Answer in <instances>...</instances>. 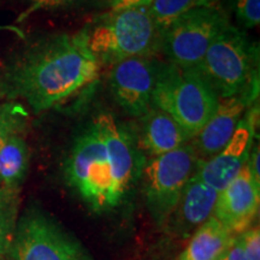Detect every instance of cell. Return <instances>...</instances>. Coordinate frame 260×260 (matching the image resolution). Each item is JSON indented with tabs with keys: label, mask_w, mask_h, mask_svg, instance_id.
I'll return each mask as SVG.
<instances>
[{
	"label": "cell",
	"mask_w": 260,
	"mask_h": 260,
	"mask_svg": "<svg viewBox=\"0 0 260 260\" xmlns=\"http://www.w3.org/2000/svg\"><path fill=\"white\" fill-rule=\"evenodd\" d=\"M102 64L84 31L54 34L39 40L5 65L0 95L23 100L35 112L50 110L95 82Z\"/></svg>",
	"instance_id": "1"
},
{
	"label": "cell",
	"mask_w": 260,
	"mask_h": 260,
	"mask_svg": "<svg viewBox=\"0 0 260 260\" xmlns=\"http://www.w3.org/2000/svg\"><path fill=\"white\" fill-rule=\"evenodd\" d=\"M134 136L112 115L100 112L76 139L64 165L69 186L96 212L119 206L142 170Z\"/></svg>",
	"instance_id": "2"
},
{
	"label": "cell",
	"mask_w": 260,
	"mask_h": 260,
	"mask_svg": "<svg viewBox=\"0 0 260 260\" xmlns=\"http://www.w3.org/2000/svg\"><path fill=\"white\" fill-rule=\"evenodd\" d=\"M220 98L197 68L159 63L152 104L167 112L186 133L189 141L216 112Z\"/></svg>",
	"instance_id": "3"
},
{
	"label": "cell",
	"mask_w": 260,
	"mask_h": 260,
	"mask_svg": "<svg viewBox=\"0 0 260 260\" xmlns=\"http://www.w3.org/2000/svg\"><path fill=\"white\" fill-rule=\"evenodd\" d=\"M83 31L87 46L102 65L152 56L159 50L160 34L148 8L111 11Z\"/></svg>",
	"instance_id": "4"
},
{
	"label": "cell",
	"mask_w": 260,
	"mask_h": 260,
	"mask_svg": "<svg viewBox=\"0 0 260 260\" xmlns=\"http://www.w3.org/2000/svg\"><path fill=\"white\" fill-rule=\"evenodd\" d=\"M255 47L245 32L226 25L214 39L197 69L220 99L258 89Z\"/></svg>",
	"instance_id": "5"
},
{
	"label": "cell",
	"mask_w": 260,
	"mask_h": 260,
	"mask_svg": "<svg viewBox=\"0 0 260 260\" xmlns=\"http://www.w3.org/2000/svg\"><path fill=\"white\" fill-rule=\"evenodd\" d=\"M201 162L193 146L187 142L174 151L152 157L142 168L146 204L159 224L168 222Z\"/></svg>",
	"instance_id": "6"
},
{
	"label": "cell",
	"mask_w": 260,
	"mask_h": 260,
	"mask_svg": "<svg viewBox=\"0 0 260 260\" xmlns=\"http://www.w3.org/2000/svg\"><path fill=\"white\" fill-rule=\"evenodd\" d=\"M6 260H93L84 247L41 211L30 209L18 218Z\"/></svg>",
	"instance_id": "7"
},
{
	"label": "cell",
	"mask_w": 260,
	"mask_h": 260,
	"mask_svg": "<svg viewBox=\"0 0 260 260\" xmlns=\"http://www.w3.org/2000/svg\"><path fill=\"white\" fill-rule=\"evenodd\" d=\"M229 24L218 6L193 9L168 25L160 34L159 48L169 63L183 69L197 68L214 39Z\"/></svg>",
	"instance_id": "8"
},
{
	"label": "cell",
	"mask_w": 260,
	"mask_h": 260,
	"mask_svg": "<svg viewBox=\"0 0 260 260\" xmlns=\"http://www.w3.org/2000/svg\"><path fill=\"white\" fill-rule=\"evenodd\" d=\"M159 63L152 56L128 58L113 64L110 88L113 99L124 112L142 118L153 107V94Z\"/></svg>",
	"instance_id": "9"
},
{
	"label": "cell",
	"mask_w": 260,
	"mask_h": 260,
	"mask_svg": "<svg viewBox=\"0 0 260 260\" xmlns=\"http://www.w3.org/2000/svg\"><path fill=\"white\" fill-rule=\"evenodd\" d=\"M258 121L259 105L254 103L245 112L229 142L216 155L201 162L197 177L217 191L225 188L248 161Z\"/></svg>",
	"instance_id": "10"
},
{
	"label": "cell",
	"mask_w": 260,
	"mask_h": 260,
	"mask_svg": "<svg viewBox=\"0 0 260 260\" xmlns=\"http://www.w3.org/2000/svg\"><path fill=\"white\" fill-rule=\"evenodd\" d=\"M259 205L260 183L252 176L246 162L239 175L218 191L212 216L237 236L248 230L254 223Z\"/></svg>",
	"instance_id": "11"
},
{
	"label": "cell",
	"mask_w": 260,
	"mask_h": 260,
	"mask_svg": "<svg viewBox=\"0 0 260 260\" xmlns=\"http://www.w3.org/2000/svg\"><path fill=\"white\" fill-rule=\"evenodd\" d=\"M258 89L219 100L218 107L204 128L190 140L201 161L209 160L225 146L248 107L255 103Z\"/></svg>",
	"instance_id": "12"
},
{
	"label": "cell",
	"mask_w": 260,
	"mask_h": 260,
	"mask_svg": "<svg viewBox=\"0 0 260 260\" xmlns=\"http://www.w3.org/2000/svg\"><path fill=\"white\" fill-rule=\"evenodd\" d=\"M218 191L197 177L188 182L177 206L169 217L171 229L177 235L187 237L203 225L213 214Z\"/></svg>",
	"instance_id": "13"
},
{
	"label": "cell",
	"mask_w": 260,
	"mask_h": 260,
	"mask_svg": "<svg viewBox=\"0 0 260 260\" xmlns=\"http://www.w3.org/2000/svg\"><path fill=\"white\" fill-rule=\"evenodd\" d=\"M140 119L142 124L135 139L140 152L158 157L189 142V138L178 123L157 107H152L147 115Z\"/></svg>",
	"instance_id": "14"
},
{
	"label": "cell",
	"mask_w": 260,
	"mask_h": 260,
	"mask_svg": "<svg viewBox=\"0 0 260 260\" xmlns=\"http://www.w3.org/2000/svg\"><path fill=\"white\" fill-rule=\"evenodd\" d=\"M235 237L212 216L191 234L189 243L177 260H216L226 251Z\"/></svg>",
	"instance_id": "15"
},
{
	"label": "cell",
	"mask_w": 260,
	"mask_h": 260,
	"mask_svg": "<svg viewBox=\"0 0 260 260\" xmlns=\"http://www.w3.org/2000/svg\"><path fill=\"white\" fill-rule=\"evenodd\" d=\"M29 168V149L21 134H14L0 147V187L19 190Z\"/></svg>",
	"instance_id": "16"
},
{
	"label": "cell",
	"mask_w": 260,
	"mask_h": 260,
	"mask_svg": "<svg viewBox=\"0 0 260 260\" xmlns=\"http://www.w3.org/2000/svg\"><path fill=\"white\" fill-rule=\"evenodd\" d=\"M219 0H154L148 6L153 22L159 34H161L168 25L181 15L193 9L217 6Z\"/></svg>",
	"instance_id": "17"
},
{
	"label": "cell",
	"mask_w": 260,
	"mask_h": 260,
	"mask_svg": "<svg viewBox=\"0 0 260 260\" xmlns=\"http://www.w3.org/2000/svg\"><path fill=\"white\" fill-rule=\"evenodd\" d=\"M19 190L0 187V260L5 258L18 222Z\"/></svg>",
	"instance_id": "18"
},
{
	"label": "cell",
	"mask_w": 260,
	"mask_h": 260,
	"mask_svg": "<svg viewBox=\"0 0 260 260\" xmlns=\"http://www.w3.org/2000/svg\"><path fill=\"white\" fill-rule=\"evenodd\" d=\"M23 107L14 102L0 104V147L10 136L21 133L24 124Z\"/></svg>",
	"instance_id": "19"
},
{
	"label": "cell",
	"mask_w": 260,
	"mask_h": 260,
	"mask_svg": "<svg viewBox=\"0 0 260 260\" xmlns=\"http://www.w3.org/2000/svg\"><path fill=\"white\" fill-rule=\"evenodd\" d=\"M236 15L247 28H254L260 22V0H236Z\"/></svg>",
	"instance_id": "20"
},
{
	"label": "cell",
	"mask_w": 260,
	"mask_h": 260,
	"mask_svg": "<svg viewBox=\"0 0 260 260\" xmlns=\"http://www.w3.org/2000/svg\"><path fill=\"white\" fill-rule=\"evenodd\" d=\"M79 2H81V0H30L28 8L19 15L17 22L24 21L35 12L67 8V6L77 4Z\"/></svg>",
	"instance_id": "21"
},
{
	"label": "cell",
	"mask_w": 260,
	"mask_h": 260,
	"mask_svg": "<svg viewBox=\"0 0 260 260\" xmlns=\"http://www.w3.org/2000/svg\"><path fill=\"white\" fill-rule=\"evenodd\" d=\"M243 253L247 260H260V232L259 228H249L245 233L240 234Z\"/></svg>",
	"instance_id": "22"
},
{
	"label": "cell",
	"mask_w": 260,
	"mask_h": 260,
	"mask_svg": "<svg viewBox=\"0 0 260 260\" xmlns=\"http://www.w3.org/2000/svg\"><path fill=\"white\" fill-rule=\"evenodd\" d=\"M154 0H112L111 11H122V10L128 9H138V8H148Z\"/></svg>",
	"instance_id": "23"
},
{
	"label": "cell",
	"mask_w": 260,
	"mask_h": 260,
	"mask_svg": "<svg viewBox=\"0 0 260 260\" xmlns=\"http://www.w3.org/2000/svg\"><path fill=\"white\" fill-rule=\"evenodd\" d=\"M225 260H247L245 253H243L242 243L239 235L232 242V245L228 247L225 251Z\"/></svg>",
	"instance_id": "24"
},
{
	"label": "cell",
	"mask_w": 260,
	"mask_h": 260,
	"mask_svg": "<svg viewBox=\"0 0 260 260\" xmlns=\"http://www.w3.org/2000/svg\"><path fill=\"white\" fill-rule=\"evenodd\" d=\"M216 260H225V252H224V253H223V254H222V255H220V256H219V258H217Z\"/></svg>",
	"instance_id": "25"
}]
</instances>
